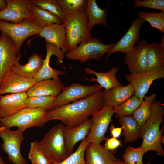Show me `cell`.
I'll return each instance as SVG.
<instances>
[{
    "label": "cell",
    "instance_id": "cell-1",
    "mask_svg": "<svg viewBox=\"0 0 164 164\" xmlns=\"http://www.w3.org/2000/svg\"><path fill=\"white\" fill-rule=\"evenodd\" d=\"M104 106L103 91L101 89L85 98L48 111L47 120H59L65 127H73L86 121Z\"/></svg>",
    "mask_w": 164,
    "mask_h": 164
},
{
    "label": "cell",
    "instance_id": "cell-2",
    "mask_svg": "<svg viewBox=\"0 0 164 164\" xmlns=\"http://www.w3.org/2000/svg\"><path fill=\"white\" fill-rule=\"evenodd\" d=\"M164 107L162 101H156L152 106L151 114L145 123L141 126L140 137L142 138L141 146L145 153L154 151L161 156H164V151L160 138L164 126L160 130L161 124L164 121Z\"/></svg>",
    "mask_w": 164,
    "mask_h": 164
},
{
    "label": "cell",
    "instance_id": "cell-3",
    "mask_svg": "<svg viewBox=\"0 0 164 164\" xmlns=\"http://www.w3.org/2000/svg\"><path fill=\"white\" fill-rule=\"evenodd\" d=\"M63 23L66 32L67 51L73 50L79 44L92 37L85 11L65 15Z\"/></svg>",
    "mask_w": 164,
    "mask_h": 164
},
{
    "label": "cell",
    "instance_id": "cell-4",
    "mask_svg": "<svg viewBox=\"0 0 164 164\" xmlns=\"http://www.w3.org/2000/svg\"><path fill=\"white\" fill-rule=\"evenodd\" d=\"M64 127L62 123L54 126L38 142L41 150L51 162H60L69 156L64 136Z\"/></svg>",
    "mask_w": 164,
    "mask_h": 164
},
{
    "label": "cell",
    "instance_id": "cell-5",
    "mask_svg": "<svg viewBox=\"0 0 164 164\" xmlns=\"http://www.w3.org/2000/svg\"><path fill=\"white\" fill-rule=\"evenodd\" d=\"M48 111L43 108L26 107L11 116L2 118L0 126L9 128L16 127L23 132L29 128L43 127L47 121Z\"/></svg>",
    "mask_w": 164,
    "mask_h": 164
},
{
    "label": "cell",
    "instance_id": "cell-6",
    "mask_svg": "<svg viewBox=\"0 0 164 164\" xmlns=\"http://www.w3.org/2000/svg\"><path fill=\"white\" fill-rule=\"evenodd\" d=\"M114 44H105L97 37H92L87 41L81 42L80 45L65 53L66 58L77 60L81 63L89 59L100 60L104 54L108 53Z\"/></svg>",
    "mask_w": 164,
    "mask_h": 164
},
{
    "label": "cell",
    "instance_id": "cell-7",
    "mask_svg": "<svg viewBox=\"0 0 164 164\" xmlns=\"http://www.w3.org/2000/svg\"><path fill=\"white\" fill-rule=\"evenodd\" d=\"M42 28L32 19L16 23L0 19V31L12 39L19 52L25 40L30 36L39 34Z\"/></svg>",
    "mask_w": 164,
    "mask_h": 164
},
{
    "label": "cell",
    "instance_id": "cell-8",
    "mask_svg": "<svg viewBox=\"0 0 164 164\" xmlns=\"http://www.w3.org/2000/svg\"><path fill=\"white\" fill-rule=\"evenodd\" d=\"M22 131H13L0 126V137L3 143L1 147L8 155V160L14 164H26V160L20 152L21 143L24 137Z\"/></svg>",
    "mask_w": 164,
    "mask_h": 164
},
{
    "label": "cell",
    "instance_id": "cell-9",
    "mask_svg": "<svg viewBox=\"0 0 164 164\" xmlns=\"http://www.w3.org/2000/svg\"><path fill=\"white\" fill-rule=\"evenodd\" d=\"M114 114L113 108L104 106L92 114L90 130L86 137L89 143L100 144L105 140V134Z\"/></svg>",
    "mask_w": 164,
    "mask_h": 164
},
{
    "label": "cell",
    "instance_id": "cell-10",
    "mask_svg": "<svg viewBox=\"0 0 164 164\" xmlns=\"http://www.w3.org/2000/svg\"><path fill=\"white\" fill-rule=\"evenodd\" d=\"M101 88L97 84L85 85L78 83H73L70 85L64 87L56 97L54 102L55 108L85 98Z\"/></svg>",
    "mask_w": 164,
    "mask_h": 164
},
{
    "label": "cell",
    "instance_id": "cell-11",
    "mask_svg": "<svg viewBox=\"0 0 164 164\" xmlns=\"http://www.w3.org/2000/svg\"><path fill=\"white\" fill-rule=\"evenodd\" d=\"M21 57V55L13 40L2 32L0 36V83L5 73L11 70Z\"/></svg>",
    "mask_w": 164,
    "mask_h": 164
},
{
    "label": "cell",
    "instance_id": "cell-12",
    "mask_svg": "<svg viewBox=\"0 0 164 164\" xmlns=\"http://www.w3.org/2000/svg\"><path fill=\"white\" fill-rule=\"evenodd\" d=\"M164 77V68L150 72L127 74L125 78L135 90V94L142 101L154 81Z\"/></svg>",
    "mask_w": 164,
    "mask_h": 164
},
{
    "label": "cell",
    "instance_id": "cell-13",
    "mask_svg": "<svg viewBox=\"0 0 164 164\" xmlns=\"http://www.w3.org/2000/svg\"><path fill=\"white\" fill-rule=\"evenodd\" d=\"M148 43L146 40L143 39L125 53L124 61L130 74H138L146 72V49Z\"/></svg>",
    "mask_w": 164,
    "mask_h": 164
},
{
    "label": "cell",
    "instance_id": "cell-14",
    "mask_svg": "<svg viewBox=\"0 0 164 164\" xmlns=\"http://www.w3.org/2000/svg\"><path fill=\"white\" fill-rule=\"evenodd\" d=\"M46 54L43 65L33 78L36 82L46 79H57L59 78V75L66 74L64 71L57 70L51 67L49 65L50 59L53 55L56 56L57 58L56 61L57 65L63 63L65 53L51 43H46Z\"/></svg>",
    "mask_w": 164,
    "mask_h": 164
},
{
    "label": "cell",
    "instance_id": "cell-15",
    "mask_svg": "<svg viewBox=\"0 0 164 164\" xmlns=\"http://www.w3.org/2000/svg\"><path fill=\"white\" fill-rule=\"evenodd\" d=\"M6 7L0 11V19L19 23L29 19H32L29 8V0H6Z\"/></svg>",
    "mask_w": 164,
    "mask_h": 164
},
{
    "label": "cell",
    "instance_id": "cell-16",
    "mask_svg": "<svg viewBox=\"0 0 164 164\" xmlns=\"http://www.w3.org/2000/svg\"><path fill=\"white\" fill-rule=\"evenodd\" d=\"M36 82L33 79L24 77L9 70L1 80L0 95L26 92Z\"/></svg>",
    "mask_w": 164,
    "mask_h": 164
},
{
    "label": "cell",
    "instance_id": "cell-17",
    "mask_svg": "<svg viewBox=\"0 0 164 164\" xmlns=\"http://www.w3.org/2000/svg\"><path fill=\"white\" fill-rule=\"evenodd\" d=\"M145 21L142 19L136 18L131 22L130 26L124 35L115 44L108 53L106 63L108 57L116 52L126 53L130 51L139 39L140 30L142 25Z\"/></svg>",
    "mask_w": 164,
    "mask_h": 164
},
{
    "label": "cell",
    "instance_id": "cell-18",
    "mask_svg": "<svg viewBox=\"0 0 164 164\" xmlns=\"http://www.w3.org/2000/svg\"><path fill=\"white\" fill-rule=\"evenodd\" d=\"M26 92L0 96V117L11 116L26 107Z\"/></svg>",
    "mask_w": 164,
    "mask_h": 164
},
{
    "label": "cell",
    "instance_id": "cell-19",
    "mask_svg": "<svg viewBox=\"0 0 164 164\" xmlns=\"http://www.w3.org/2000/svg\"><path fill=\"white\" fill-rule=\"evenodd\" d=\"M84 155L86 164H113L117 159L113 153L100 144L89 143Z\"/></svg>",
    "mask_w": 164,
    "mask_h": 164
},
{
    "label": "cell",
    "instance_id": "cell-20",
    "mask_svg": "<svg viewBox=\"0 0 164 164\" xmlns=\"http://www.w3.org/2000/svg\"><path fill=\"white\" fill-rule=\"evenodd\" d=\"M102 91L104 106L113 108L131 97L135 93L134 88L130 83L109 90L104 89Z\"/></svg>",
    "mask_w": 164,
    "mask_h": 164
},
{
    "label": "cell",
    "instance_id": "cell-21",
    "mask_svg": "<svg viewBox=\"0 0 164 164\" xmlns=\"http://www.w3.org/2000/svg\"><path fill=\"white\" fill-rule=\"evenodd\" d=\"M64 86L59 78L46 79L36 82L26 92L28 97L38 96L56 97Z\"/></svg>",
    "mask_w": 164,
    "mask_h": 164
},
{
    "label": "cell",
    "instance_id": "cell-22",
    "mask_svg": "<svg viewBox=\"0 0 164 164\" xmlns=\"http://www.w3.org/2000/svg\"><path fill=\"white\" fill-rule=\"evenodd\" d=\"M92 123L91 119H89L81 124L75 127H64L63 134L67 151L69 155L73 153L76 144L82 141L88 135Z\"/></svg>",
    "mask_w": 164,
    "mask_h": 164
},
{
    "label": "cell",
    "instance_id": "cell-23",
    "mask_svg": "<svg viewBox=\"0 0 164 164\" xmlns=\"http://www.w3.org/2000/svg\"><path fill=\"white\" fill-rule=\"evenodd\" d=\"M39 35L45 39L46 43L53 44L65 53L67 52L65 46L66 32L63 23L42 27Z\"/></svg>",
    "mask_w": 164,
    "mask_h": 164
},
{
    "label": "cell",
    "instance_id": "cell-24",
    "mask_svg": "<svg viewBox=\"0 0 164 164\" xmlns=\"http://www.w3.org/2000/svg\"><path fill=\"white\" fill-rule=\"evenodd\" d=\"M160 42L148 43L146 49L147 72L164 68V35Z\"/></svg>",
    "mask_w": 164,
    "mask_h": 164
},
{
    "label": "cell",
    "instance_id": "cell-25",
    "mask_svg": "<svg viewBox=\"0 0 164 164\" xmlns=\"http://www.w3.org/2000/svg\"><path fill=\"white\" fill-rule=\"evenodd\" d=\"M118 70L117 67H113L107 72L101 73L86 67L84 68V71L88 75H94L96 77V78L92 77L90 79L86 78V79L91 82H97L101 87L107 90L123 86L116 77V75Z\"/></svg>",
    "mask_w": 164,
    "mask_h": 164
},
{
    "label": "cell",
    "instance_id": "cell-26",
    "mask_svg": "<svg viewBox=\"0 0 164 164\" xmlns=\"http://www.w3.org/2000/svg\"><path fill=\"white\" fill-rule=\"evenodd\" d=\"M19 60H17L11 70L18 75L29 79H33L42 67L44 60L41 55L36 53H34L30 57L25 64H20Z\"/></svg>",
    "mask_w": 164,
    "mask_h": 164
},
{
    "label": "cell",
    "instance_id": "cell-27",
    "mask_svg": "<svg viewBox=\"0 0 164 164\" xmlns=\"http://www.w3.org/2000/svg\"><path fill=\"white\" fill-rule=\"evenodd\" d=\"M85 12L91 31L96 25L107 26V11L101 9L95 0H87Z\"/></svg>",
    "mask_w": 164,
    "mask_h": 164
},
{
    "label": "cell",
    "instance_id": "cell-28",
    "mask_svg": "<svg viewBox=\"0 0 164 164\" xmlns=\"http://www.w3.org/2000/svg\"><path fill=\"white\" fill-rule=\"evenodd\" d=\"M29 8L32 19L42 27L63 23V21L57 16L43 8L30 4Z\"/></svg>",
    "mask_w": 164,
    "mask_h": 164
},
{
    "label": "cell",
    "instance_id": "cell-29",
    "mask_svg": "<svg viewBox=\"0 0 164 164\" xmlns=\"http://www.w3.org/2000/svg\"><path fill=\"white\" fill-rule=\"evenodd\" d=\"M118 121L122 128V135L125 143L135 141L140 138L141 126L132 116L120 117Z\"/></svg>",
    "mask_w": 164,
    "mask_h": 164
},
{
    "label": "cell",
    "instance_id": "cell-30",
    "mask_svg": "<svg viewBox=\"0 0 164 164\" xmlns=\"http://www.w3.org/2000/svg\"><path fill=\"white\" fill-rule=\"evenodd\" d=\"M156 97L157 94L154 93L149 96L145 95L140 105L133 114L132 117L140 126L144 124L150 117Z\"/></svg>",
    "mask_w": 164,
    "mask_h": 164
},
{
    "label": "cell",
    "instance_id": "cell-31",
    "mask_svg": "<svg viewBox=\"0 0 164 164\" xmlns=\"http://www.w3.org/2000/svg\"><path fill=\"white\" fill-rule=\"evenodd\" d=\"M143 101L135 94L126 101L113 108L116 118L131 116Z\"/></svg>",
    "mask_w": 164,
    "mask_h": 164
},
{
    "label": "cell",
    "instance_id": "cell-32",
    "mask_svg": "<svg viewBox=\"0 0 164 164\" xmlns=\"http://www.w3.org/2000/svg\"><path fill=\"white\" fill-rule=\"evenodd\" d=\"M137 16L148 22L152 27L158 29L162 33H164V12H149L141 10L138 12Z\"/></svg>",
    "mask_w": 164,
    "mask_h": 164
},
{
    "label": "cell",
    "instance_id": "cell-33",
    "mask_svg": "<svg viewBox=\"0 0 164 164\" xmlns=\"http://www.w3.org/2000/svg\"><path fill=\"white\" fill-rule=\"evenodd\" d=\"M56 98V97L45 96L28 97L25 104L27 107L52 110L55 108L54 102Z\"/></svg>",
    "mask_w": 164,
    "mask_h": 164
},
{
    "label": "cell",
    "instance_id": "cell-34",
    "mask_svg": "<svg viewBox=\"0 0 164 164\" xmlns=\"http://www.w3.org/2000/svg\"><path fill=\"white\" fill-rule=\"evenodd\" d=\"M89 142L86 138L82 141L75 151L59 162H52L51 164H86L85 151Z\"/></svg>",
    "mask_w": 164,
    "mask_h": 164
},
{
    "label": "cell",
    "instance_id": "cell-35",
    "mask_svg": "<svg viewBox=\"0 0 164 164\" xmlns=\"http://www.w3.org/2000/svg\"><path fill=\"white\" fill-rule=\"evenodd\" d=\"M65 15L79 12H85L87 0H57Z\"/></svg>",
    "mask_w": 164,
    "mask_h": 164
},
{
    "label": "cell",
    "instance_id": "cell-36",
    "mask_svg": "<svg viewBox=\"0 0 164 164\" xmlns=\"http://www.w3.org/2000/svg\"><path fill=\"white\" fill-rule=\"evenodd\" d=\"M30 3L51 12L62 21L65 15L57 0H29Z\"/></svg>",
    "mask_w": 164,
    "mask_h": 164
},
{
    "label": "cell",
    "instance_id": "cell-37",
    "mask_svg": "<svg viewBox=\"0 0 164 164\" xmlns=\"http://www.w3.org/2000/svg\"><path fill=\"white\" fill-rule=\"evenodd\" d=\"M145 153L141 146L135 148L128 146L125 149L123 156L124 162L125 164H144L143 157Z\"/></svg>",
    "mask_w": 164,
    "mask_h": 164
},
{
    "label": "cell",
    "instance_id": "cell-38",
    "mask_svg": "<svg viewBox=\"0 0 164 164\" xmlns=\"http://www.w3.org/2000/svg\"><path fill=\"white\" fill-rule=\"evenodd\" d=\"M28 156L32 164H51V163L41 150L36 141L31 143Z\"/></svg>",
    "mask_w": 164,
    "mask_h": 164
},
{
    "label": "cell",
    "instance_id": "cell-39",
    "mask_svg": "<svg viewBox=\"0 0 164 164\" xmlns=\"http://www.w3.org/2000/svg\"><path fill=\"white\" fill-rule=\"evenodd\" d=\"M133 7H145L159 10L164 12V0H135Z\"/></svg>",
    "mask_w": 164,
    "mask_h": 164
},
{
    "label": "cell",
    "instance_id": "cell-40",
    "mask_svg": "<svg viewBox=\"0 0 164 164\" xmlns=\"http://www.w3.org/2000/svg\"><path fill=\"white\" fill-rule=\"evenodd\" d=\"M121 142V140L112 137L106 138L103 146L107 150L113 153L118 147L122 146Z\"/></svg>",
    "mask_w": 164,
    "mask_h": 164
},
{
    "label": "cell",
    "instance_id": "cell-41",
    "mask_svg": "<svg viewBox=\"0 0 164 164\" xmlns=\"http://www.w3.org/2000/svg\"><path fill=\"white\" fill-rule=\"evenodd\" d=\"M110 133L112 137L118 138L121 135L122 130L121 127H115L113 123H111L109 128Z\"/></svg>",
    "mask_w": 164,
    "mask_h": 164
},
{
    "label": "cell",
    "instance_id": "cell-42",
    "mask_svg": "<svg viewBox=\"0 0 164 164\" xmlns=\"http://www.w3.org/2000/svg\"><path fill=\"white\" fill-rule=\"evenodd\" d=\"M7 5V2L6 0H0V11L5 8Z\"/></svg>",
    "mask_w": 164,
    "mask_h": 164
},
{
    "label": "cell",
    "instance_id": "cell-43",
    "mask_svg": "<svg viewBox=\"0 0 164 164\" xmlns=\"http://www.w3.org/2000/svg\"><path fill=\"white\" fill-rule=\"evenodd\" d=\"M113 164H125L124 162L119 159H116Z\"/></svg>",
    "mask_w": 164,
    "mask_h": 164
},
{
    "label": "cell",
    "instance_id": "cell-44",
    "mask_svg": "<svg viewBox=\"0 0 164 164\" xmlns=\"http://www.w3.org/2000/svg\"><path fill=\"white\" fill-rule=\"evenodd\" d=\"M0 164H7L3 161L2 157L0 156Z\"/></svg>",
    "mask_w": 164,
    "mask_h": 164
},
{
    "label": "cell",
    "instance_id": "cell-45",
    "mask_svg": "<svg viewBox=\"0 0 164 164\" xmlns=\"http://www.w3.org/2000/svg\"><path fill=\"white\" fill-rule=\"evenodd\" d=\"M164 135H161L160 138L161 142L162 143H163V144L164 143Z\"/></svg>",
    "mask_w": 164,
    "mask_h": 164
},
{
    "label": "cell",
    "instance_id": "cell-46",
    "mask_svg": "<svg viewBox=\"0 0 164 164\" xmlns=\"http://www.w3.org/2000/svg\"><path fill=\"white\" fill-rule=\"evenodd\" d=\"M146 164H151L150 162H148Z\"/></svg>",
    "mask_w": 164,
    "mask_h": 164
},
{
    "label": "cell",
    "instance_id": "cell-47",
    "mask_svg": "<svg viewBox=\"0 0 164 164\" xmlns=\"http://www.w3.org/2000/svg\"><path fill=\"white\" fill-rule=\"evenodd\" d=\"M2 118L1 117H0V123L2 120Z\"/></svg>",
    "mask_w": 164,
    "mask_h": 164
},
{
    "label": "cell",
    "instance_id": "cell-48",
    "mask_svg": "<svg viewBox=\"0 0 164 164\" xmlns=\"http://www.w3.org/2000/svg\"></svg>",
    "mask_w": 164,
    "mask_h": 164
}]
</instances>
